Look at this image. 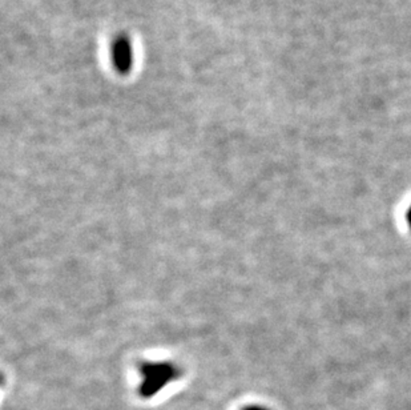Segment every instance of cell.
I'll return each instance as SVG.
<instances>
[{"instance_id": "obj_1", "label": "cell", "mask_w": 411, "mask_h": 410, "mask_svg": "<svg viewBox=\"0 0 411 410\" xmlns=\"http://www.w3.org/2000/svg\"><path fill=\"white\" fill-rule=\"evenodd\" d=\"M144 381L140 386L142 397L154 396L166 385L177 376V371L167 364H148L142 368Z\"/></svg>"}, {"instance_id": "obj_2", "label": "cell", "mask_w": 411, "mask_h": 410, "mask_svg": "<svg viewBox=\"0 0 411 410\" xmlns=\"http://www.w3.org/2000/svg\"><path fill=\"white\" fill-rule=\"evenodd\" d=\"M243 410H268L267 408H264V406H258V405H250V406H246Z\"/></svg>"}, {"instance_id": "obj_3", "label": "cell", "mask_w": 411, "mask_h": 410, "mask_svg": "<svg viewBox=\"0 0 411 410\" xmlns=\"http://www.w3.org/2000/svg\"><path fill=\"white\" fill-rule=\"evenodd\" d=\"M409 218H410V221H411V212H410V215H409Z\"/></svg>"}]
</instances>
